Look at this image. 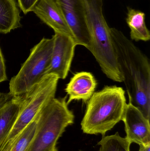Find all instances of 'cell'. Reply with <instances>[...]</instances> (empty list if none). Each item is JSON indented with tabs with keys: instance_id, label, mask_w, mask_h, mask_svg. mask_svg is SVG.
I'll use <instances>...</instances> for the list:
<instances>
[{
	"instance_id": "1",
	"label": "cell",
	"mask_w": 150,
	"mask_h": 151,
	"mask_svg": "<svg viewBox=\"0 0 150 151\" xmlns=\"http://www.w3.org/2000/svg\"><path fill=\"white\" fill-rule=\"evenodd\" d=\"M129 102L150 118V65L147 56L121 31L111 28Z\"/></svg>"
},
{
	"instance_id": "2",
	"label": "cell",
	"mask_w": 150,
	"mask_h": 151,
	"mask_svg": "<svg viewBox=\"0 0 150 151\" xmlns=\"http://www.w3.org/2000/svg\"><path fill=\"white\" fill-rule=\"evenodd\" d=\"M87 102L82 130L103 136L122 120L127 104L125 91L116 85L106 86L94 92Z\"/></svg>"
},
{
	"instance_id": "3",
	"label": "cell",
	"mask_w": 150,
	"mask_h": 151,
	"mask_svg": "<svg viewBox=\"0 0 150 151\" xmlns=\"http://www.w3.org/2000/svg\"><path fill=\"white\" fill-rule=\"evenodd\" d=\"M67 99L55 98L36 115L35 133L26 151H57V141L75 119Z\"/></svg>"
},
{
	"instance_id": "4",
	"label": "cell",
	"mask_w": 150,
	"mask_h": 151,
	"mask_svg": "<svg viewBox=\"0 0 150 151\" xmlns=\"http://www.w3.org/2000/svg\"><path fill=\"white\" fill-rule=\"evenodd\" d=\"M59 79L53 74L44 76L38 84L23 95L20 112L8 137L0 148V151L8 150L18 136L41 109L55 98Z\"/></svg>"
},
{
	"instance_id": "5",
	"label": "cell",
	"mask_w": 150,
	"mask_h": 151,
	"mask_svg": "<svg viewBox=\"0 0 150 151\" xmlns=\"http://www.w3.org/2000/svg\"><path fill=\"white\" fill-rule=\"evenodd\" d=\"M53 44V36L51 39L44 38L31 49L18 73L10 81L9 94L24 95L41 81L50 64Z\"/></svg>"
},
{
	"instance_id": "6",
	"label": "cell",
	"mask_w": 150,
	"mask_h": 151,
	"mask_svg": "<svg viewBox=\"0 0 150 151\" xmlns=\"http://www.w3.org/2000/svg\"><path fill=\"white\" fill-rule=\"evenodd\" d=\"M70 29L77 45L89 47L90 35L82 0H54Z\"/></svg>"
},
{
	"instance_id": "7",
	"label": "cell",
	"mask_w": 150,
	"mask_h": 151,
	"mask_svg": "<svg viewBox=\"0 0 150 151\" xmlns=\"http://www.w3.org/2000/svg\"><path fill=\"white\" fill-rule=\"evenodd\" d=\"M54 44L50 64L44 76L53 74L60 79L68 76L77 46L72 37L63 34L55 33Z\"/></svg>"
},
{
	"instance_id": "8",
	"label": "cell",
	"mask_w": 150,
	"mask_h": 151,
	"mask_svg": "<svg viewBox=\"0 0 150 151\" xmlns=\"http://www.w3.org/2000/svg\"><path fill=\"white\" fill-rule=\"evenodd\" d=\"M122 120L125 124L126 137L131 143L150 144V120L130 102L127 104Z\"/></svg>"
},
{
	"instance_id": "9",
	"label": "cell",
	"mask_w": 150,
	"mask_h": 151,
	"mask_svg": "<svg viewBox=\"0 0 150 151\" xmlns=\"http://www.w3.org/2000/svg\"><path fill=\"white\" fill-rule=\"evenodd\" d=\"M32 11L42 22L52 28L55 33L67 35L74 39L70 29L54 0H38Z\"/></svg>"
},
{
	"instance_id": "10",
	"label": "cell",
	"mask_w": 150,
	"mask_h": 151,
	"mask_svg": "<svg viewBox=\"0 0 150 151\" xmlns=\"http://www.w3.org/2000/svg\"><path fill=\"white\" fill-rule=\"evenodd\" d=\"M23 95L1 93L0 97V148L9 134L20 112Z\"/></svg>"
},
{
	"instance_id": "11",
	"label": "cell",
	"mask_w": 150,
	"mask_h": 151,
	"mask_svg": "<svg viewBox=\"0 0 150 151\" xmlns=\"http://www.w3.org/2000/svg\"><path fill=\"white\" fill-rule=\"evenodd\" d=\"M97 83L92 73L80 72L74 74L67 84L65 91L68 96V105L73 100L87 102L95 92Z\"/></svg>"
},
{
	"instance_id": "12",
	"label": "cell",
	"mask_w": 150,
	"mask_h": 151,
	"mask_svg": "<svg viewBox=\"0 0 150 151\" xmlns=\"http://www.w3.org/2000/svg\"><path fill=\"white\" fill-rule=\"evenodd\" d=\"M16 0H0V33L21 27V17Z\"/></svg>"
},
{
	"instance_id": "13",
	"label": "cell",
	"mask_w": 150,
	"mask_h": 151,
	"mask_svg": "<svg viewBox=\"0 0 150 151\" xmlns=\"http://www.w3.org/2000/svg\"><path fill=\"white\" fill-rule=\"evenodd\" d=\"M127 9L126 21L130 29L131 40L136 41L149 40L150 31L145 24L144 12L129 7Z\"/></svg>"
},
{
	"instance_id": "14",
	"label": "cell",
	"mask_w": 150,
	"mask_h": 151,
	"mask_svg": "<svg viewBox=\"0 0 150 151\" xmlns=\"http://www.w3.org/2000/svg\"><path fill=\"white\" fill-rule=\"evenodd\" d=\"M131 143L126 137H122L117 132L112 135L103 137L98 145L99 151H130Z\"/></svg>"
},
{
	"instance_id": "15",
	"label": "cell",
	"mask_w": 150,
	"mask_h": 151,
	"mask_svg": "<svg viewBox=\"0 0 150 151\" xmlns=\"http://www.w3.org/2000/svg\"><path fill=\"white\" fill-rule=\"evenodd\" d=\"M36 127V117L19 134L7 151H26L33 138Z\"/></svg>"
},
{
	"instance_id": "16",
	"label": "cell",
	"mask_w": 150,
	"mask_h": 151,
	"mask_svg": "<svg viewBox=\"0 0 150 151\" xmlns=\"http://www.w3.org/2000/svg\"><path fill=\"white\" fill-rule=\"evenodd\" d=\"M18 5L25 14L32 12L38 0H17Z\"/></svg>"
},
{
	"instance_id": "17",
	"label": "cell",
	"mask_w": 150,
	"mask_h": 151,
	"mask_svg": "<svg viewBox=\"0 0 150 151\" xmlns=\"http://www.w3.org/2000/svg\"><path fill=\"white\" fill-rule=\"evenodd\" d=\"M8 80L4 59L0 47V83Z\"/></svg>"
},
{
	"instance_id": "18",
	"label": "cell",
	"mask_w": 150,
	"mask_h": 151,
	"mask_svg": "<svg viewBox=\"0 0 150 151\" xmlns=\"http://www.w3.org/2000/svg\"><path fill=\"white\" fill-rule=\"evenodd\" d=\"M150 144L146 145H140L139 151H150Z\"/></svg>"
},
{
	"instance_id": "19",
	"label": "cell",
	"mask_w": 150,
	"mask_h": 151,
	"mask_svg": "<svg viewBox=\"0 0 150 151\" xmlns=\"http://www.w3.org/2000/svg\"><path fill=\"white\" fill-rule=\"evenodd\" d=\"M1 93H0V97H1Z\"/></svg>"
}]
</instances>
